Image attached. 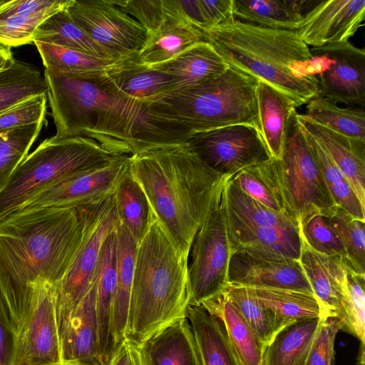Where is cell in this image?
Wrapping results in <instances>:
<instances>
[{"instance_id": "cell-41", "label": "cell", "mask_w": 365, "mask_h": 365, "mask_svg": "<svg viewBox=\"0 0 365 365\" xmlns=\"http://www.w3.org/2000/svg\"><path fill=\"white\" fill-rule=\"evenodd\" d=\"M326 217L342 243L346 264L356 274L365 276V222L353 218L336 205Z\"/></svg>"}, {"instance_id": "cell-16", "label": "cell", "mask_w": 365, "mask_h": 365, "mask_svg": "<svg viewBox=\"0 0 365 365\" xmlns=\"http://www.w3.org/2000/svg\"><path fill=\"white\" fill-rule=\"evenodd\" d=\"M228 283L314 294L298 260L265 258L242 251L232 252Z\"/></svg>"}, {"instance_id": "cell-19", "label": "cell", "mask_w": 365, "mask_h": 365, "mask_svg": "<svg viewBox=\"0 0 365 365\" xmlns=\"http://www.w3.org/2000/svg\"><path fill=\"white\" fill-rule=\"evenodd\" d=\"M60 351L62 365H103L99 349L93 282L60 338Z\"/></svg>"}, {"instance_id": "cell-3", "label": "cell", "mask_w": 365, "mask_h": 365, "mask_svg": "<svg viewBox=\"0 0 365 365\" xmlns=\"http://www.w3.org/2000/svg\"><path fill=\"white\" fill-rule=\"evenodd\" d=\"M202 34L229 67L269 84L296 108L319 96L311 49L296 30L234 20Z\"/></svg>"}, {"instance_id": "cell-46", "label": "cell", "mask_w": 365, "mask_h": 365, "mask_svg": "<svg viewBox=\"0 0 365 365\" xmlns=\"http://www.w3.org/2000/svg\"><path fill=\"white\" fill-rule=\"evenodd\" d=\"M342 322L336 317H324L314 339L307 365H334V343Z\"/></svg>"}, {"instance_id": "cell-4", "label": "cell", "mask_w": 365, "mask_h": 365, "mask_svg": "<svg viewBox=\"0 0 365 365\" xmlns=\"http://www.w3.org/2000/svg\"><path fill=\"white\" fill-rule=\"evenodd\" d=\"M187 262L179 258L154 215L138 244L125 339L139 345L187 318Z\"/></svg>"}, {"instance_id": "cell-47", "label": "cell", "mask_w": 365, "mask_h": 365, "mask_svg": "<svg viewBox=\"0 0 365 365\" xmlns=\"http://www.w3.org/2000/svg\"><path fill=\"white\" fill-rule=\"evenodd\" d=\"M48 16H0V42L10 47L33 42L36 29Z\"/></svg>"}, {"instance_id": "cell-42", "label": "cell", "mask_w": 365, "mask_h": 365, "mask_svg": "<svg viewBox=\"0 0 365 365\" xmlns=\"http://www.w3.org/2000/svg\"><path fill=\"white\" fill-rule=\"evenodd\" d=\"M222 292L267 346L277 333L274 319L271 312L257 299L252 288L228 284Z\"/></svg>"}, {"instance_id": "cell-49", "label": "cell", "mask_w": 365, "mask_h": 365, "mask_svg": "<svg viewBox=\"0 0 365 365\" xmlns=\"http://www.w3.org/2000/svg\"><path fill=\"white\" fill-rule=\"evenodd\" d=\"M229 180L252 198L272 210L284 215L269 188L251 166L230 177Z\"/></svg>"}, {"instance_id": "cell-13", "label": "cell", "mask_w": 365, "mask_h": 365, "mask_svg": "<svg viewBox=\"0 0 365 365\" xmlns=\"http://www.w3.org/2000/svg\"><path fill=\"white\" fill-rule=\"evenodd\" d=\"M15 360L62 365L56 289L44 279L35 281L30 312L17 336Z\"/></svg>"}, {"instance_id": "cell-45", "label": "cell", "mask_w": 365, "mask_h": 365, "mask_svg": "<svg viewBox=\"0 0 365 365\" xmlns=\"http://www.w3.org/2000/svg\"><path fill=\"white\" fill-rule=\"evenodd\" d=\"M47 95L25 100L0 113V133L44 121Z\"/></svg>"}, {"instance_id": "cell-22", "label": "cell", "mask_w": 365, "mask_h": 365, "mask_svg": "<svg viewBox=\"0 0 365 365\" xmlns=\"http://www.w3.org/2000/svg\"><path fill=\"white\" fill-rule=\"evenodd\" d=\"M232 252L242 251L261 257L298 260L299 229L249 227L227 221Z\"/></svg>"}, {"instance_id": "cell-1", "label": "cell", "mask_w": 365, "mask_h": 365, "mask_svg": "<svg viewBox=\"0 0 365 365\" xmlns=\"http://www.w3.org/2000/svg\"><path fill=\"white\" fill-rule=\"evenodd\" d=\"M96 202V201H95ZM95 202L10 215L0 222V292L17 336L30 312L35 281H61L83 240Z\"/></svg>"}, {"instance_id": "cell-9", "label": "cell", "mask_w": 365, "mask_h": 365, "mask_svg": "<svg viewBox=\"0 0 365 365\" xmlns=\"http://www.w3.org/2000/svg\"><path fill=\"white\" fill-rule=\"evenodd\" d=\"M119 221L114 193L94 202L80 249L66 274L55 287L59 339L92 286L102 245Z\"/></svg>"}, {"instance_id": "cell-26", "label": "cell", "mask_w": 365, "mask_h": 365, "mask_svg": "<svg viewBox=\"0 0 365 365\" xmlns=\"http://www.w3.org/2000/svg\"><path fill=\"white\" fill-rule=\"evenodd\" d=\"M201 306L222 322L241 365H262L266 345L222 292Z\"/></svg>"}, {"instance_id": "cell-36", "label": "cell", "mask_w": 365, "mask_h": 365, "mask_svg": "<svg viewBox=\"0 0 365 365\" xmlns=\"http://www.w3.org/2000/svg\"><path fill=\"white\" fill-rule=\"evenodd\" d=\"M235 20L271 29L296 30L303 16L287 0H232Z\"/></svg>"}, {"instance_id": "cell-28", "label": "cell", "mask_w": 365, "mask_h": 365, "mask_svg": "<svg viewBox=\"0 0 365 365\" xmlns=\"http://www.w3.org/2000/svg\"><path fill=\"white\" fill-rule=\"evenodd\" d=\"M323 317L300 320L279 330L265 346L262 365H307Z\"/></svg>"}, {"instance_id": "cell-12", "label": "cell", "mask_w": 365, "mask_h": 365, "mask_svg": "<svg viewBox=\"0 0 365 365\" xmlns=\"http://www.w3.org/2000/svg\"><path fill=\"white\" fill-rule=\"evenodd\" d=\"M67 10L78 26L118 58L136 57L148 39L147 31L112 0H73Z\"/></svg>"}, {"instance_id": "cell-34", "label": "cell", "mask_w": 365, "mask_h": 365, "mask_svg": "<svg viewBox=\"0 0 365 365\" xmlns=\"http://www.w3.org/2000/svg\"><path fill=\"white\" fill-rule=\"evenodd\" d=\"M223 195L229 222L249 227L299 229L289 217L252 198L232 183L229 178L224 185Z\"/></svg>"}, {"instance_id": "cell-54", "label": "cell", "mask_w": 365, "mask_h": 365, "mask_svg": "<svg viewBox=\"0 0 365 365\" xmlns=\"http://www.w3.org/2000/svg\"><path fill=\"white\" fill-rule=\"evenodd\" d=\"M14 60L11 47L0 42V72L8 68Z\"/></svg>"}, {"instance_id": "cell-2", "label": "cell", "mask_w": 365, "mask_h": 365, "mask_svg": "<svg viewBox=\"0 0 365 365\" xmlns=\"http://www.w3.org/2000/svg\"><path fill=\"white\" fill-rule=\"evenodd\" d=\"M130 172L177 255L188 262L192 240L230 177L211 168L187 142L130 155Z\"/></svg>"}, {"instance_id": "cell-20", "label": "cell", "mask_w": 365, "mask_h": 365, "mask_svg": "<svg viewBox=\"0 0 365 365\" xmlns=\"http://www.w3.org/2000/svg\"><path fill=\"white\" fill-rule=\"evenodd\" d=\"M301 251L298 259L314 295L327 316L344 321L341 306V284L346 264L344 259L329 257L312 249L301 237Z\"/></svg>"}, {"instance_id": "cell-55", "label": "cell", "mask_w": 365, "mask_h": 365, "mask_svg": "<svg viewBox=\"0 0 365 365\" xmlns=\"http://www.w3.org/2000/svg\"><path fill=\"white\" fill-rule=\"evenodd\" d=\"M13 365H58V364H44L30 362L25 360H15Z\"/></svg>"}, {"instance_id": "cell-24", "label": "cell", "mask_w": 365, "mask_h": 365, "mask_svg": "<svg viewBox=\"0 0 365 365\" xmlns=\"http://www.w3.org/2000/svg\"><path fill=\"white\" fill-rule=\"evenodd\" d=\"M140 346L148 365H202L187 318L165 327Z\"/></svg>"}, {"instance_id": "cell-44", "label": "cell", "mask_w": 365, "mask_h": 365, "mask_svg": "<svg viewBox=\"0 0 365 365\" xmlns=\"http://www.w3.org/2000/svg\"><path fill=\"white\" fill-rule=\"evenodd\" d=\"M301 237L316 252L345 260V251L326 216L316 214L309 217L299 229Z\"/></svg>"}, {"instance_id": "cell-17", "label": "cell", "mask_w": 365, "mask_h": 365, "mask_svg": "<svg viewBox=\"0 0 365 365\" xmlns=\"http://www.w3.org/2000/svg\"><path fill=\"white\" fill-rule=\"evenodd\" d=\"M96 81L108 93L146 103L172 93L175 86L170 76L141 64L137 56L125 60Z\"/></svg>"}, {"instance_id": "cell-21", "label": "cell", "mask_w": 365, "mask_h": 365, "mask_svg": "<svg viewBox=\"0 0 365 365\" xmlns=\"http://www.w3.org/2000/svg\"><path fill=\"white\" fill-rule=\"evenodd\" d=\"M304 130L327 150L365 208V141L334 132L298 113Z\"/></svg>"}, {"instance_id": "cell-48", "label": "cell", "mask_w": 365, "mask_h": 365, "mask_svg": "<svg viewBox=\"0 0 365 365\" xmlns=\"http://www.w3.org/2000/svg\"><path fill=\"white\" fill-rule=\"evenodd\" d=\"M112 1L138 21L148 34L155 32L167 20L163 0Z\"/></svg>"}, {"instance_id": "cell-11", "label": "cell", "mask_w": 365, "mask_h": 365, "mask_svg": "<svg viewBox=\"0 0 365 365\" xmlns=\"http://www.w3.org/2000/svg\"><path fill=\"white\" fill-rule=\"evenodd\" d=\"M187 143L207 165L225 177L271 158L261 133L248 125L199 133Z\"/></svg>"}, {"instance_id": "cell-18", "label": "cell", "mask_w": 365, "mask_h": 365, "mask_svg": "<svg viewBox=\"0 0 365 365\" xmlns=\"http://www.w3.org/2000/svg\"><path fill=\"white\" fill-rule=\"evenodd\" d=\"M117 279L115 230L104 240L93 278L101 361L107 365L117 350L113 331V305Z\"/></svg>"}, {"instance_id": "cell-31", "label": "cell", "mask_w": 365, "mask_h": 365, "mask_svg": "<svg viewBox=\"0 0 365 365\" xmlns=\"http://www.w3.org/2000/svg\"><path fill=\"white\" fill-rule=\"evenodd\" d=\"M250 287L259 302L271 312L277 332L300 320L327 316L312 294L287 289Z\"/></svg>"}, {"instance_id": "cell-23", "label": "cell", "mask_w": 365, "mask_h": 365, "mask_svg": "<svg viewBox=\"0 0 365 365\" xmlns=\"http://www.w3.org/2000/svg\"><path fill=\"white\" fill-rule=\"evenodd\" d=\"M150 67L173 78L175 85L173 92L205 84L218 78L229 68L221 56L207 41L198 42L171 60Z\"/></svg>"}, {"instance_id": "cell-29", "label": "cell", "mask_w": 365, "mask_h": 365, "mask_svg": "<svg viewBox=\"0 0 365 365\" xmlns=\"http://www.w3.org/2000/svg\"><path fill=\"white\" fill-rule=\"evenodd\" d=\"M115 233L117 279L113 305V331L118 349L125 339L138 243L120 221Z\"/></svg>"}, {"instance_id": "cell-40", "label": "cell", "mask_w": 365, "mask_h": 365, "mask_svg": "<svg viewBox=\"0 0 365 365\" xmlns=\"http://www.w3.org/2000/svg\"><path fill=\"white\" fill-rule=\"evenodd\" d=\"M365 276L354 272L346 264L341 284L344 321L341 330L356 337L359 342L357 364L365 361Z\"/></svg>"}, {"instance_id": "cell-56", "label": "cell", "mask_w": 365, "mask_h": 365, "mask_svg": "<svg viewBox=\"0 0 365 365\" xmlns=\"http://www.w3.org/2000/svg\"><path fill=\"white\" fill-rule=\"evenodd\" d=\"M8 1L0 0V10L7 3Z\"/></svg>"}, {"instance_id": "cell-6", "label": "cell", "mask_w": 365, "mask_h": 365, "mask_svg": "<svg viewBox=\"0 0 365 365\" xmlns=\"http://www.w3.org/2000/svg\"><path fill=\"white\" fill-rule=\"evenodd\" d=\"M299 230L311 216H327L336 205L312 153L295 110L280 160L251 166Z\"/></svg>"}, {"instance_id": "cell-14", "label": "cell", "mask_w": 365, "mask_h": 365, "mask_svg": "<svg viewBox=\"0 0 365 365\" xmlns=\"http://www.w3.org/2000/svg\"><path fill=\"white\" fill-rule=\"evenodd\" d=\"M312 53L327 57L325 69L317 77L319 96L349 106H365V51L350 41L312 48Z\"/></svg>"}, {"instance_id": "cell-35", "label": "cell", "mask_w": 365, "mask_h": 365, "mask_svg": "<svg viewBox=\"0 0 365 365\" xmlns=\"http://www.w3.org/2000/svg\"><path fill=\"white\" fill-rule=\"evenodd\" d=\"M114 197L120 222L138 244L149 227L153 213L144 191L130 174V168L118 184Z\"/></svg>"}, {"instance_id": "cell-50", "label": "cell", "mask_w": 365, "mask_h": 365, "mask_svg": "<svg viewBox=\"0 0 365 365\" xmlns=\"http://www.w3.org/2000/svg\"><path fill=\"white\" fill-rule=\"evenodd\" d=\"M73 0H10L1 9L0 16H51L66 9Z\"/></svg>"}, {"instance_id": "cell-5", "label": "cell", "mask_w": 365, "mask_h": 365, "mask_svg": "<svg viewBox=\"0 0 365 365\" xmlns=\"http://www.w3.org/2000/svg\"><path fill=\"white\" fill-rule=\"evenodd\" d=\"M257 80L230 67L218 78L188 90L170 93L148 103L151 113L191 136L234 125L260 133Z\"/></svg>"}, {"instance_id": "cell-37", "label": "cell", "mask_w": 365, "mask_h": 365, "mask_svg": "<svg viewBox=\"0 0 365 365\" xmlns=\"http://www.w3.org/2000/svg\"><path fill=\"white\" fill-rule=\"evenodd\" d=\"M46 93L44 76L31 64L14 59L8 68L0 72V113Z\"/></svg>"}, {"instance_id": "cell-30", "label": "cell", "mask_w": 365, "mask_h": 365, "mask_svg": "<svg viewBox=\"0 0 365 365\" xmlns=\"http://www.w3.org/2000/svg\"><path fill=\"white\" fill-rule=\"evenodd\" d=\"M34 43L46 70L81 79H99L125 60L132 58H102L43 42Z\"/></svg>"}, {"instance_id": "cell-7", "label": "cell", "mask_w": 365, "mask_h": 365, "mask_svg": "<svg viewBox=\"0 0 365 365\" xmlns=\"http://www.w3.org/2000/svg\"><path fill=\"white\" fill-rule=\"evenodd\" d=\"M118 155L87 137L46 139L24 158L1 190L0 222L60 178Z\"/></svg>"}, {"instance_id": "cell-25", "label": "cell", "mask_w": 365, "mask_h": 365, "mask_svg": "<svg viewBox=\"0 0 365 365\" xmlns=\"http://www.w3.org/2000/svg\"><path fill=\"white\" fill-rule=\"evenodd\" d=\"M256 91L262 137L271 158L280 160L296 107L287 97L263 81H257Z\"/></svg>"}, {"instance_id": "cell-52", "label": "cell", "mask_w": 365, "mask_h": 365, "mask_svg": "<svg viewBox=\"0 0 365 365\" xmlns=\"http://www.w3.org/2000/svg\"><path fill=\"white\" fill-rule=\"evenodd\" d=\"M199 4L203 31L235 20L232 0H199Z\"/></svg>"}, {"instance_id": "cell-43", "label": "cell", "mask_w": 365, "mask_h": 365, "mask_svg": "<svg viewBox=\"0 0 365 365\" xmlns=\"http://www.w3.org/2000/svg\"><path fill=\"white\" fill-rule=\"evenodd\" d=\"M43 121L0 133V192L29 154Z\"/></svg>"}, {"instance_id": "cell-38", "label": "cell", "mask_w": 365, "mask_h": 365, "mask_svg": "<svg viewBox=\"0 0 365 365\" xmlns=\"http://www.w3.org/2000/svg\"><path fill=\"white\" fill-rule=\"evenodd\" d=\"M307 118L341 135L365 141L364 108H341L337 103L319 96L306 104Z\"/></svg>"}, {"instance_id": "cell-15", "label": "cell", "mask_w": 365, "mask_h": 365, "mask_svg": "<svg viewBox=\"0 0 365 365\" xmlns=\"http://www.w3.org/2000/svg\"><path fill=\"white\" fill-rule=\"evenodd\" d=\"M364 19V0H318L304 14L296 31L308 46L320 47L348 41Z\"/></svg>"}, {"instance_id": "cell-8", "label": "cell", "mask_w": 365, "mask_h": 365, "mask_svg": "<svg viewBox=\"0 0 365 365\" xmlns=\"http://www.w3.org/2000/svg\"><path fill=\"white\" fill-rule=\"evenodd\" d=\"M223 188L215 197L190 247V262H187L189 306H201L229 284L232 251Z\"/></svg>"}, {"instance_id": "cell-39", "label": "cell", "mask_w": 365, "mask_h": 365, "mask_svg": "<svg viewBox=\"0 0 365 365\" xmlns=\"http://www.w3.org/2000/svg\"><path fill=\"white\" fill-rule=\"evenodd\" d=\"M303 130L334 203L353 218L365 222V208L361 206L344 175L323 146L306 130Z\"/></svg>"}, {"instance_id": "cell-10", "label": "cell", "mask_w": 365, "mask_h": 365, "mask_svg": "<svg viewBox=\"0 0 365 365\" xmlns=\"http://www.w3.org/2000/svg\"><path fill=\"white\" fill-rule=\"evenodd\" d=\"M129 168L130 155H122L78 170L41 190L10 215L40 209L78 206L103 199L115 192Z\"/></svg>"}, {"instance_id": "cell-33", "label": "cell", "mask_w": 365, "mask_h": 365, "mask_svg": "<svg viewBox=\"0 0 365 365\" xmlns=\"http://www.w3.org/2000/svg\"><path fill=\"white\" fill-rule=\"evenodd\" d=\"M67 9L43 21L36 29L33 42H43L98 57L122 59L93 40L74 22Z\"/></svg>"}, {"instance_id": "cell-27", "label": "cell", "mask_w": 365, "mask_h": 365, "mask_svg": "<svg viewBox=\"0 0 365 365\" xmlns=\"http://www.w3.org/2000/svg\"><path fill=\"white\" fill-rule=\"evenodd\" d=\"M187 319L202 365H241L222 322L202 306H189Z\"/></svg>"}, {"instance_id": "cell-32", "label": "cell", "mask_w": 365, "mask_h": 365, "mask_svg": "<svg viewBox=\"0 0 365 365\" xmlns=\"http://www.w3.org/2000/svg\"><path fill=\"white\" fill-rule=\"evenodd\" d=\"M205 41L202 31L167 19L137 53L138 62L148 67L167 62L191 46Z\"/></svg>"}, {"instance_id": "cell-51", "label": "cell", "mask_w": 365, "mask_h": 365, "mask_svg": "<svg viewBox=\"0 0 365 365\" xmlns=\"http://www.w3.org/2000/svg\"><path fill=\"white\" fill-rule=\"evenodd\" d=\"M17 334L0 292V365H13Z\"/></svg>"}, {"instance_id": "cell-53", "label": "cell", "mask_w": 365, "mask_h": 365, "mask_svg": "<svg viewBox=\"0 0 365 365\" xmlns=\"http://www.w3.org/2000/svg\"><path fill=\"white\" fill-rule=\"evenodd\" d=\"M107 365H148L141 346L125 339Z\"/></svg>"}]
</instances>
